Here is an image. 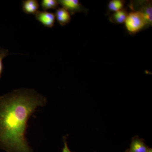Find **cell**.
<instances>
[{"mask_svg":"<svg viewBox=\"0 0 152 152\" xmlns=\"http://www.w3.org/2000/svg\"><path fill=\"white\" fill-rule=\"evenodd\" d=\"M45 98L22 89L0 97V147L8 152H32L26 138L28 120Z\"/></svg>","mask_w":152,"mask_h":152,"instance_id":"1","label":"cell"},{"mask_svg":"<svg viewBox=\"0 0 152 152\" xmlns=\"http://www.w3.org/2000/svg\"><path fill=\"white\" fill-rule=\"evenodd\" d=\"M131 10L132 11L128 14L125 23L128 31L130 34H134L147 27L148 25L141 13Z\"/></svg>","mask_w":152,"mask_h":152,"instance_id":"2","label":"cell"},{"mask_svg":"<svg viewBox=\"0 0 152 152\" xmlns=\"http://www.w3.org/2000/svg\"><path fill=\"white\" fill-rule=\"evenodd\" d=\"M131 10L138 11L142 14L148 26H152V7L151 1H140L131 3Z\"/></svg>","mask_w":152,"mask_h":152,"instance_id":"3","label":"cell"},{"mask_svg":"<svg viewBox=\"0 0 152 152\" xmlns=\"http://www.w3.org/2000/svg\"><path fill=\"white\" fill-rule=\"evenodd\" d=\"M59 4L66 9L71 15L76 13L88 12V10L84 7L78 0H59L58 1Z\"/></svg>","mask_w":152,"mask_h":152,"instance_id":"4","label":"cell"},{"mask_svg":"<svg viewBox=\"0 0 152 152\" xmlns=\"http://www.w3.org/2000/svg\"><path fill=\"white\" fill-rule=\"evenodd\" d=\"M36 19L46 27L51 28L54 26L55 14L48 11H38L35 15Z\"/></svg>","mask_w":152,"mask_h":152,"instance_id":"5","label":"cell"},{"mask_svg":"<svg viewBox=\"0 0 152 152\" xmlns=\"http://www.w3.org/2000/svg\"><path fill=\"white\" fill-rule=\"evenodd\" d=\"M149 148L143 139L136 136L132 139L129 149L126 151L127 152H147Z\"/></svg>","mask_w":152,"mask_h":152,"instance_id":"6","label":"cell"},{"mask_svg":"<svg viewBox=\"0 0 152 152\" xmlns=\"http://www.w3.org/2000/svg\"><path fill=\"white\" fill-rule=\"evenodd\" d=\"M55 15L57 21L61 26H66L71 21V15L70 13L64 8H58L56 11Z\"/></svg>","mask_w":152,"mask_h":152,"instance_id":"7","label":"cell"},{"mask_svg":"<svg viewBox=\"0 0 152 152\" xmlns=\"http://www.w3.org/2000/svg\"><path fill=\"white\" fill-rule=\"evenodd\" d=\"M39 7V3L37 0H25L22 1V9L26 14L35 15Z\"/></svg>","mask_w":152,"mask_h":152,"instance_id":"8","label":"cell"},{"mask_svg":"<svg viewBox=\"0 0 152 152\" xmlns=\"http://www.w3.org/2000/svg\"><path fill=\"white\" fill-rule=\"evenodd\" d=\"M129 12L126 8H123L110 15L109 20L115 24H121L125 23L127 17Z\"/></svg>","mask_w":152,"mask_h":152,"instance_id":"9","label":"cell"},{"mask_svg":"<svg viewBox=\"0 0 152 152\" xmlns=\"http://www.w3.org/2000/svg\"><path fill=\"white\" fill-rule=\"evenodd\" d=\"M126 2L122 0H112L108 5V12H115L124 8Z\"/></svg>","mask_w":152,"mask_h":152,"instance_id":"10","label":"cell"},{"mask_svg":"<svg viewBox=\"0 0 152 152\" xmlns=\"http://www.w3.org/2000/svg\"><path fill=\"white\" fill-rule=\"evenodd\" d=\"M58 1L56 0H42L41 5L44 11L50 10H57L59 6Z\"/></svg>","mask_w":152,"mask_h":152,"instance_id":"11","label":"cell"},{"mask_svg":"<svg viewBox=\"0 0 152 152\" xmlns=\"http://www.w3.org/2000/svg\"><path fill=\"white\" fill-rule=\"evenodd\" d=\"M10 55L9 51L6 49H0V78L3 69V60L5 57Z\"/></svg>","mask_w":152,"mask_h":152,"instance_id":"12","label":"cell"},{"mask_svg":"<svg viewBox=\"0 0 152 152\" xmlns=\"http://www.w3.org/2000/svg\"><path fill=\"white\" fill-rule=\"evenodd\" d=\"M64 147L62 149V152H72L69 149L66 140V137H64Z\"/></svg>","mask_w":152,"mask_h":152,"instance_id":"13","label":"cell"},{"mask_svg":"<svg viewBox=\"0 0 152 152\" xmlns=\"http://www.w3.org/2000/svg\"><path fill=\"white\" fill-rule=\"evenodd\" d=\"M152 152V148H149L148 150V152Z\"/></svg>","mask_w":152,"mask_h":152,"instance_id":"14","label":"cell"},{"mask_svg":"<svg viewBox=\"0 0 152 152\" xmlns=\"http://www.w3.org/2000/svg\"><path fill=\"white\" fill-rule=\"evenodd\" d=\"M125 152H127V151H126Z\"/></svg>","mask_w":152,"mask_h":152,"instance_id":"15","label":"cell"}]
</instances>
